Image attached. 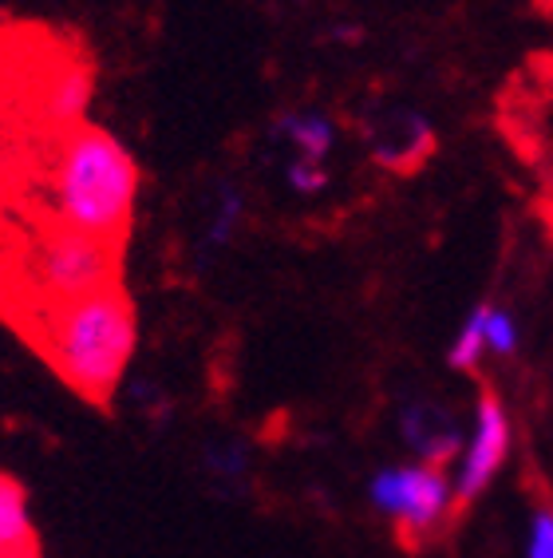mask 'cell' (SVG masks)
Wrapping results in <instances>:
<instances>
[{"label":"cell","mask_w":553,"mask_h":558,"mask_svg":"<svg viewBox=\"0 0 553 558\" xmlns=\"http://www.w3.org/2000/svg\"><path fill=\"white\" fill-rule=\"evenodd\" d=\"M487 361V329H482V301L463 317V325L455 329L447 344V365L455 373H479V365Z\"/></svg>","instance_id":"cell-11"},{"label":"cell","mask_w":553,"mask_h":558,"mask_svg":"<svg viewBox=\"0 0 553 558\" xmlns=\"http://www.w3.org/2000/svg\"><path fill=\"white\" fill-rule=\"evenodd\" d=\"M44 116L60 123V128H79L87 116V104H91V72L84 64H67L44 84L40 92Z\"/></svg>","instance_id":"cell-9"},{"label":"cell","mask_w":553,"mask_h":558,"mask_svg":"<svg viewBox=\"0 0 553 558\" xmlns=\"http://www.w3.org/2000/svg\"><path fill=\"white\" fill-rule=\"evenodd\" d=\"M33 555V507L24 487L0 472V558Z\"/></svg>","instance_id":"cell-10"},{"label":"cell","mask_w":553,"mask_h":558,"mask_svg":"<svg viewBox=\"0 0 553 558\" xmlns=\"http://www.w3.org/2000/svg\"><path fill=\"white\" fill-rule=\"evenodd\" d=\"M285 186L293 194H300V198H317V194L329 191V167L293 155V159L285 162Z\"/></svg>","instance_id":"cell-14"},{"label":"cell","mask_w":553,"mask_h":558,"mask_svg":"<svg viewBox=\"0 0 553 558\" xmlns=\"http://www.w3.org/2000/svg\"><path fill=\"white\" fill-rule=\"evenodd\" d=\"M44 356L87 400H107L123 385L138 349V317L119 286L40 310Z\"/></svg>","instance_id":"cell-2"},{"label":"cell","mask_w":553,"mask_h":558,"mask_svg":"<svg viewBox=\"0 0 553 558\" xmlns=\"http://www.w3.org/2000/svg\"><path fill=\"white\" fill-rule=\"evenodd\" d=\"M514 451V420L506 400L499 392L482 388L475 397V409L467 420V436L458 448L455 463H451V487H455V507L467 511L470 504H479L482 495L494 487V480L502 475L506 460Z\"/></svg>","instance_id":"cell-5"},{"label":"cell","mask_w":553,"mask_h":558,"mask_svg":"<svg viewBox=\"0 0 553 558\" xmlns=\"http://www.w3.org/2000/svg\"><path fill=\"white\" fill-rule=\"evenodd\" d=\"M463 436H467V420L443 400L411 397L400 409V440L411 451V460L451 468L463 448Z\"/></svg>","instance_id":"cell-6"},{"label":"cell","mask_w":553,"mask_h":558,"mask_svg":"<svg viewBox=\"0 0 553 558\" xmlns=\"http://www.w3.org/2000/svg\"><path fill=\"white\" fill-rule=\"evenodd\" d=\"M368 504L383 523L392 526L395 538L411 550L439 543L458 515L451 472L419 460L376 468L372 480H368Z\"/></svg>","instance_id":"cell-3"},{"label":"cell","mask_w":553,"mask_h":558,"mask_svg":"<svg viewBox=\"0 0 553 558\" xmlns=\"http://www.w3.org/2000/svg\"><path fill=\"white\" fill-rule=\"evenodd\" d=\"M482 329H487V356L511 361L521 349V325L506 305L499 301H482Z\"/></svg>","instance_id":"cell-12"},{"label":"cell","mask_w":553,"mask_h":558,"mask_svg":"<svg viewBox=\"0 0 553 558\" xmlns=\"http://www.w3.org/2000/svg\"><path fill=\"white\" fill-rule=\"evenodd\" d=\"M521 558H553V507H533L530 511Z\"/></svg>","instance_id":"cell-15"},{"label":"cell","mask_w":553,"mask_h":558,"mask_svg":"<svg viewBox=\"0 0 553 558\" xmlns=\"http://www.w3.org/2000/svg\"><path fill=\"white\" fill-rule=\"evenodd\" d=\"M115 246L64 226H48L28 254V281L40 298V310H48L115 286Z\"/></svg>","instance_id":"cell-4"},{"label":"cell","mask_w":553,"mask_h":558,"mask_svg":"<svg viewBox=\"0 0 553 558\" xmlns=\"http://www.w3.org/2000/svg\"><path fill=\"white\" fill-rule=\"evenodd\" d=\"M245 218V194L237 186L225 183L213 198V215H210V226H206V242L210 246H230L237 234V226Z\"/></svg>","instance_id":"cell-13"},{"label":"cell","mask_w":553,"mask_h":558,"mask_svg":"<svg viewBox=\"0 0 553 558\" xmlns=\"http://www.w3.org/2000/svg\"><path fill=\"white\" fill-rule=\"evenodd\" d=\"M138 171L135 155L119 135L79 123L60 140L48 167V210L52 226L115 246L135 222Z\"/></svg>","instance_id":"cell-1"},{"label":"cell","mask_w":553,"mask_h":558,"mask_svg":"<svg viewBox=\"0 0 553 558\" xmlns=\"http://www.w3.org/2000/svg\"><path fill=\"white\" fill-rule=\"evenodd\" d=\"M269 131H273V140L293 147L297 159H309V162H324L332 155V147H336V123H332V116H324L317 108L281 111Z\"/></svg>","instance_id":"cell-8"},{"label":"cell","mask_w":553,"mask_h":558,"mask_svg":"<svg viewBox=\"0 0 553 558\" xmlns=\"http://www.w3.org/2000/svg\"><path fill=\"white\" fill-rule=\"evenodd\" d=\"M435 147V128H431V119L423 111H395L388 123H383V135H376L372 143V155L383 162V167H395V171H404L411 167L415 159H423L427 150Z\"/></svg>","instance_id":"cell-7"},{"label":"cell","mask_w":553,"mask_h":558,"mask_svg":"<svg viewBox=\"0 0 553 558\" xmlns=\"http://www.w3.org/2000/svg\"><path fill=\"white\" fill-rule=\"evenodd\" d=\"M336 40H344V44H360L364 40V33H356V24H344V28H336Z\"/></svg>","instance_id":"cell-16"}]
</instances>
